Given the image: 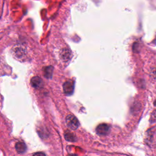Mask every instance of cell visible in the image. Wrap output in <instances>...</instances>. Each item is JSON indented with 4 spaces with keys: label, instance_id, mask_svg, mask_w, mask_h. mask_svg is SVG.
Here are the masks:
<instances>
[{
    "label": "cell",
    "instance_id": "1",
    "mask_svg": "<svg viewBox=\"0 0 156 156\" xmlns=\"http://www.w3.org/2000/svg\"><path fill=\"white\" fill-rule=\"evenodd\" d=\"M66 122L67 126L72 130H76L79 126L78 119L72 115H69L66 118Z\"/></svg>",
    "mask_w": 156,
    "mask_h": 156
},
{
    "label": "cell",
    "instance_id": "2",
    "mask_svg": "<svg viewBox=\"0 0 156 156\" xmlns=\"http://www.w3.org/2000/svg\"><path fill=\"white\" fill-rule=\"evenodd\" d=\"M110 132V127L106 124H101L96 128V132L101 135H105Z\"/></svg>",
    "mask_w": 156,
    "mask_h": 156
},
{
    "label": "cell",
    "instance_id": "5",
    "mask_svg": "<svg viewBox=\"0 0 156 156\" xmlns=\"http://www.w3.org/2000/svg\"><path fill=\"white\" fill-rule=\"evenodd\" d=\"M15 149L16 151L22 154L24 153L26 150V144L23 142H18L15 145Z\"/></svg>",
    "mask_w": 156,
    "mask_h": 156
},
{
    "label": "cell",
    "instance_id": "9",
    "mask_svg": "<svg viewBox=\"0 0 156 156\" xmlns=\"http://www.w3.org/2000/svg\"><path fill=\"white\" fill-rule=\"evenodd\" d=\"M38 154H41V155H44V154H42V153H37V154H35V155H38Z\"/></svg>",
    "mask_w": 156,
    "mask_h": 156
},
{
    "label": "cell",
    "instance_id": "3",
    "mask_svg": "<svg viewBox=\"0 0 156 156\" xmlns=\"http://www.w3.org/2000/svg\"><path fill=\"white\" fill-rule=\"evenodd\" d=\"M64 92L67 94H71L74 91V82L72 80H68L63 84Z\"/></svg>",
    "mask_w": 156,
    "mask_h": 156
},
{
    "label": "cell",
    "instance_id": "7",
    "mask_svg": "<svg viewBox=\"0 0 156 156\" xmlns=\"http://www.w3.org/2000/svg\"><path fill=\"white\" fill-rule=\"evenodd\" d=\"M65 138L67 141H74L76 140L75 136L71 133H68L65 135Z\"/></svg>",
    "mask_w": 156,
    "mask_h": 156
},
{
    "label": "cell",
    "instance_id": "8",
    "mask_svg": "<svg viewBox=\"0 0 156 156\" xmlns=\"http://www.w3.org/2000/svg\"><path fill=\"white\" fill-rule=\"evenodd\" d=\"M151 76L154 79H156V69H153L151 71Z\"/></svg>",
    "mask_w": 156,
    "mask_h": 156
},
{
    "label": "cell",
    "instance_id": "6",
    "mask_svg": "<svg viewBox=\"0 0 156 156\" xmlns=\"http://www.w3.org/2000/svg\"><path fill=\"white\" fill-rule=\"evenodd\" d=\"M52 70L53 68L51 66H48L45 68L44 71V76L48 78L51 77L52 76Z\"/></svg>",
    "mask_w": 156,
    "mask_h": 156
},
{
    "label": "cell",
    "instance_id": "4",
    "mask_svg": "<svg viewBox=\"0 0 156 156\" xmlns=\"http://www.w3.org/2000/svg\"><path fill=\"white\" fill-rule=\"evenodd\" d=\"M42 80L38 76L34 77L31 79V85L35 88H40L42 87Z\"/></svg>",
    "mask_w": 156,
    "mask_h": 156
}]
</instances>
